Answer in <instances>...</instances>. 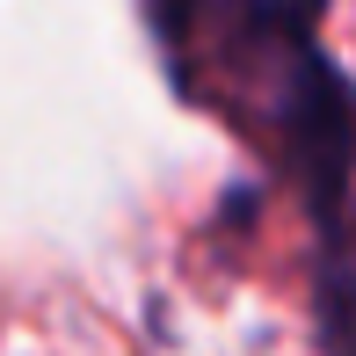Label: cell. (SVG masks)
Segmentation results:
<instances>
[{"instance_id":"6da1fadb","label":"cell","mask_w":356,"mask_h":356,"mask_svg":"<svg viewBox=\"0 0 356 356\" xmlns=\"http://www.w3.org/2000/svg\"><path fill=\"white\" fill-rule=\"evenodd\" d=\"M327 0H211L204 29H218L225 66L240 88L262 95L284 160L298 168L305 211L320 240H349V189H356V88L320 51Z\"/></svg>"},{"instance_id":"7a4b0ae2","label":"cell","mask_w":356,"mask_h":356,"mask_svg":"<svg viewBox=\"0 0 356 356\" xmlns=\"http://www.w3.org/2000/svg\"><path fill=\"white\" fill-rule=\"evenodd\" d=\"M313 342L320 356H356V225L313 254Z\"/></svg>"},{"instance_id":"3957f363","label":"cell","mask_w":356,"mask_h":356,"mask_svg":"<svg viewBox=\"0 0 356 356\" xmlns=\"http://www.w3.org/2000/svg\"><path fill=\"white\" fill-rule=\"evenodd\" d=\"M145 29H153L160 58H168L175 88L189 80V66H197V37H204V15H211V0H138Z\"/></svg>"}]
</instances>
